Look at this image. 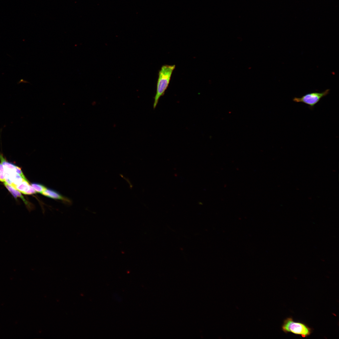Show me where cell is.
Segmentation results:
<instances>
[{"mask_svg":"<svg viewBox=\"0 0 339 339\" xmlns=\"http://www.w3.org/2000/svg\"><path fill=\"white\" fill-rule=\"evenodd\" d=\"M282 331L286 333L291 332L303 337L309 336L312 333V329L306 324L293 321L292 317H288L283 321L282 326Z\"/></svg>","mask_w":339,"mask_h":339,"instance_id":"7a4b0ae2","label":"cell"},{"mask_svg":"<svg viewBox=\"0 0 339 339\" xmlns=\"http://www.w3.org/2000/svg\"><path fill=\"white\" fill-rule=\"evenodd\" d=\"M11 186L24 194L31 195L36 193L27 180H24L18 184L13 185Z\"/></svg>","mask_w":339,"mask_h":339,"instance_id":"277c9868","label":"cell"},{"mask_svg":"<svg viewBox=\"0 0 339 339\" xmlns=\"http://www.w3.org/2000/svg\"><path fill=\"white\" fill-rule=\"evenodd\" d=\"M31 186L36 192L41 194L46 188L45 186L39 183H33Z\"/></svg>","mask_w":339,"mask_h":339,"instance_id":"ba28073f","label":"cell"},{"mask_svg":"<svg viewBox=\"0 0 339 339\" xmlns=\"http://www.w3.org/2000/svg\"><path fill=\"white\" fill-rule=\"evenodd\" d=\"M0 181H5L4 177V169L3 166L1 163H0Z\"/></svg>","mask_w":339,"mask_h":339,"instance_id":"9c48e42d","label":"cell"},{"mask_svg":"<svg viewBox=\"0 0 339 339\" xmlns=\"http://www.w3.org/2000/svg\"><path fill=\"white\" fill-rule=\"evenodd\" d=\"M175 65H163L158 73L156 91L154 97L153 108L156 107L159 98L163 96L167 89L171 79L172 73L175 68Z\"/></svg>","mask_w":339,"mask_h":339,"instance_id":"6da1fadb","label":"cell"},{"mask_svg":"<svg viewBox=\"0 0 339 339\" xmlns=\"http://www.w3.org/2000/svg\"><path fill=\"white\" fill-rule=\"evenodd\" d=\"M0 160L3 166L5 171L17 172L20 174L24 179L27 180L20 168L13 164L7 161L0 153Z\"/></svg>","mask_w":339,"mask_h":339,"instance_id":"5b68a950","label":"cell"},{"mask_svg":"<svg viewBox=\"0 0 339 339\" xmlns=\"http://www.w3.org/2000/svg\"><path fill=\"white\" fill-rule=\"evenodd\" d=\"M48 197L56 199L66 201V199L59 193L52 190L46 188L41 193Z\"/></svg>","mask_w":339,"mask_h":339,"instance_id":"52a82bcc","label":"cell"},{"mask_svg":"<svg viewBox=\"0 0 339 339\" xmlns=\"http://www.w3.org/2000/svg\"><path fill=\"white\" fill-rule=\"evenodd\" d=\"M329 89H327L325 91L320 93L312 92L308 93L301 97H294L293 100L296 102H301L309 106L311 109H313L315 105L319 102L323 97L328 95L330 92Z\"/></svg>","mask_w":339,"mask_h":339,"instance_id":"3957f363","label":"cell"},{"mask_svg":"<svg viewBox=\"0 0 339 339\" xmlns=\"http://www.w3.org/2000/svg\"><path fill=\"white\" fill-rule=\"evenodd\" d=\"M3 183L6 188L15 198H16L17 197H19L23 200L29 211L34 209V206L31 205L25 199L19 191L12 187L5 182H4Z\"/></svg>","mask_w":339,"mask_h":339,"instance_id":"8992f818","label":"cell"}]
</instances>
